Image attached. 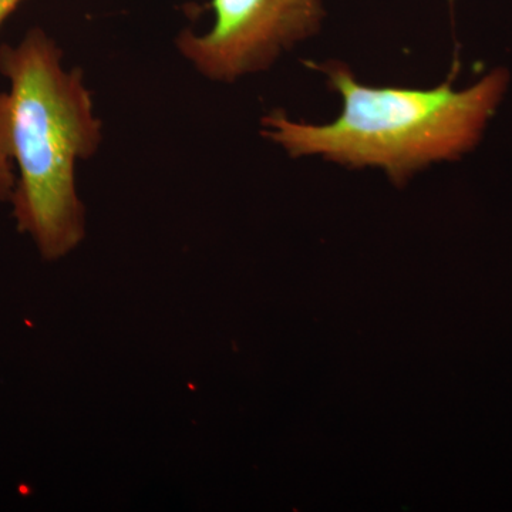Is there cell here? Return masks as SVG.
Here are the masks:
<instances>
[{
    "label": "cell",
    "mask_w": 512,
    "mask_h": 512,
    "mask_svg": "<svg viewBox=\"0 0 512 512\" xmlns=\"http://www.w3.org/2000/svg\"><path fill=\"white\" fill-rule=\"evenodd\" d=\"M0 74L9 83L0 93V151L16 170L12 217L42 259L60 261L86 237L76 165L100 150L103 121L82 70L64 66L45 29L0 46Z\"/></svg>",
    "instance_id": "cell-1"
},
{
    "label": "cell",
    "mask_w": 512,
    "mask_h": 512,
    "mask_svg": "<svg viewBox=\"0 0 512 512\" xmlns=\"http://www.w3.org/2000/svg\"><path fill=\"white\" fill-rule=\"evenodd\" d=\"M23 0H0V29Z\"/></svg>",
    "instance_id": "cell-5"
},
{
    "label": "cell",
    "mask_w": 512,
    "mask_h": 512,
    "mask_svg": "<svg viewBox=\"0 0 512 512\" xmlns=\"http://www.w3.org/2000/svg\"><path fill=\"white\" fill-rule=\"evenodd\" d=\"M211 6V28L183 30L175 49L215 83L266 72L293 46L315 36L325 18L323 0H211Z\"/></svg>",
    "instance_id": "cell-3"
},
{
    "label": "cell",
    "mask_w": 512,
    "mask_h": 512,
    "mask_svg": "<svg viewBox=\"0 0 512 512\" xmlns=\"http://www.w3.org/2000/svg\"><path fill=\"white\" fill-rule=\"evenodd\" d=\"M15 184V165L0 151V204L10 201Z\"/></svg>",
    "instance_id": "cell-4"
},
{
    "label": "cell",
    "mask_w": 512,
    "mask_h": 512,
    "mask_svg": "<svg viewBox=\"0 0 512 512\" xmlns=\"http://www.w3.org/2000/svg\"><path fill=\"white\" fill-rule=\"evenodd\" d=\"M318 69L343 101L338 119L311 124L274 111L262 119V134L293 158L380 168L396 184L473 151L510 86L505 69L463 90H454L451 82L434 89L372 87L360 83L346 64L328 62Z\"/></svg>",
    "instance_id": "cell-2"
}]
</instances>
